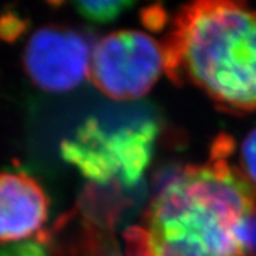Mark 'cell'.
<instances>
[{"label":"cell","instance_id":"5","mask_svg":"<svg viewBox=\"0 0 256 256\" xmlns=\"http://www.w3.org/2000/svg\"><path fill=\"white\" fill-rule=\"evenodd\" d=\"M92 40L63 26L38 28L30 37L23 64L28 78L48 92H66L80 86L90 73Z\"/></svg>","mask_w":256,"mask_h":256},{"label":"cell","instance_id":"2","mask_svg":"<svg viewBox=\"0 0 256 256\" xmlns=\"http://www.w3.org/2000/svg\"><path fill=\"white\" fill-rule=\"evenodd\" d=\"M165 72L225 108L256 110V12L234 2H195L176 13Z\"/></svg>","mask_w":256,"mask_h":256},{"label":"cell","instance_id":"7","mask_svg":"<svg viewBox=\"0 0 256 256\" xmlns=\"http://www.w3.org/2000/svg\"><path fill=\"white\" fill-rule=\"evenodd\" d=\"M76 12L92 23H111L118 18L124 12L134 6L130 0H107V2H74L72 3Z\"/></svg>","mask_w":256,"mask_h":256},{"label":"cell","instance_id":"11","mask_svg":"<svg viewBox=\"0 0 256 256\" xmlns=\"http://www.w3.org/2000/svg\"><path fill=\"white\" fill-rule=\"evenodd\" d=\"M236 236L248 256H256V212L239 225Z\"/></svg>","mask_w":256,"mask_h":256},{"label":"cell","instance_id":"1","mask_svg":"<svg viewBox=\"0 0 256 256\" xmlns=\"http://www.w3.org/2000/svg\"><path fill=\"white\" fill-rule=\"evenodd\" d=\"M255 208L256 188L225 156L185 166L152 200L146 228L126 232L127 256H248L236 230Z\"/></svg>","mask_w":256,"mask_h":256},{"label":"cell","instance_id":"12","mask_svg":"<svg viewBox=\"0 0 256 256\" xmlns=\"http://www.w3.org/2000/svg\"><path fill=\"white\" fill-rule=\"evenodd\" d=\"M141 18L146 28L151 30H160L165 24V12L160 6H151L142 10Z\"/></svg>","mask_w":256,"mask_h":256},{"label":"cell","instance_id":"8","mask_svg":"<svg viewBox=\"0 0 256 256\" xmlns=\"http://www.w3.org/2000/svg\"><path fill=\"white\" fill-rule=\"evenodd\" d=\"M240 165L242 174L256 186V128L248 134L240 146Z\"/></svg>","mask_w":256,"mask_h":256},{"label":"cell","instance_id":"3","mask_svg":"<svg viewBox=\"0 0 256 256\" xmlns=\"http://www.w3.org/2000/svg\"><path fill=\"white\" fill-rule=\"evenodd\" d=\"M158 126L151 117L108 128L88 118L72 140L62 144L64 161L74 165L92 182H118L134 186L150 164Z\"/></svg>","mask_w":256,"mask_h":256},{"label":"cell","instance_id":"10","mask_svg":"<svg viewBox=\"0 0 256 256\" xmlns=\"http://www.w3.org/2000/svg\"><path fill=\"white\" fill-rule=\"evenodd\" d=\"M0 256H48L42 242L26 240L0 245Z\"/></svg>","mask_w":256,"mask_h":256},{"label":"cell","instance_id":"9","mask_svg":"<svg viewBox=\"0 0 256 256\" xmlns=\"http://www.w3.org/2000/svg\"><path fill=\"white\" fill-rule=\"evenodd\" d=\"M28 22L14 12H4L0 16V38L4 42H16L28 32Z\"/></svg>","mask_w":256,"mask_h":256},{"label":"cell","instance_id":"4","mask_svg":"<svg viewBox=\"0 0 256 256\" xmlns=\"http://www.w3.org/2000/svg\"><path fill=\"white\" fill-rule=\"evenodd\" d=\"M164 70L162 44L146 33L122 30L96 44L88 76L107 97L131 101L144 97Z\"/></svg>","mask_w":256,"mask_h":256},{"label":"cell","instance_id":"6","mask_svg":"<svg viewBox=\"0 0 256 256\" xmlns=\"http://www.w3.org/2000/svg\"><path fill=\"white\" fill-rule=\"evenodd\" d=\"M48 200L42 186L22 172H0V242H23L43 226Z\"/></svg>","mask_w":256,"mask_h":256}]
</instances>
